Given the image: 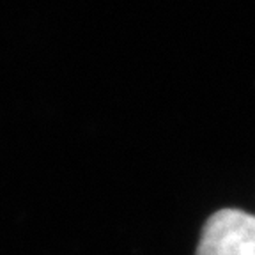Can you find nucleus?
I'll return each instance as SVG.
<instances>
[{"label":"nucleus","mask_w":255,"mask_h":255,"mask_svg":"<svg viewBox=\"0 0 255 255\" xmlns=\"http://www.w3.org/2000/svg\"><path fill=\"white\" fill-rule=\"evenodd\" d=\"M195 255H255V215L232 207L213 213Z\"/></svg>","instance_id":"f257e3e1"}]
</instances>
